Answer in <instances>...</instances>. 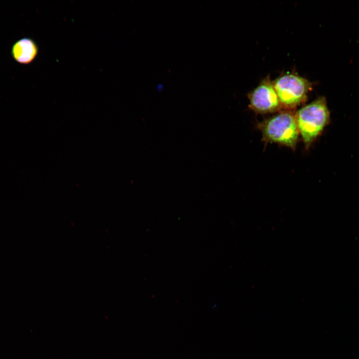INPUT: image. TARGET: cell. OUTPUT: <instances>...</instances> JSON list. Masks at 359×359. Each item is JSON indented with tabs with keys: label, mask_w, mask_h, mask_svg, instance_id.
Segmentation results:
<instances>
[{
	"label": "cell",
	"mask_w": 359,
	"mask_h": 359,
	"mask_svg": "<svg viewBox=\"0 0 359 359\" xmlns=\"http://www.w3.org/2000/svg\"><path fill=\"white\" fill-rule=\"evenodd\" d=\"M249 107L261 114L274 112L282 107L276 92L269 76L264 78L248 95Z\"/></svg>",
	"instance_id": "277c9868"
},
{
	"label": "cell",
	"mask_w": 359,
	"mask_h": 359,
	"mask_svg": "<svg viewBox=\"0 0 359 359\" xmlns=\"http://www.w3.org/2000/svg\"><path fill=\"white\" fill-rule=\"evenodd\" d=\"M282 107L294 108L306 99L311 89V83L295 74H284L273 81Z\"/></svg>",
	"instance_id": "3957f363"
},
{
	"label": "cell",
	"mask_w": 359,
	"mask_h": 359,
	"mask_svg": "<svg viewBox=\"0 0 359 359\" xmlns=\"http://www.w3.org/2000/svg\"><path fill=\"white\" fill-rule=\"evenodd\" d=\"M295 116L299 134L308 149L330 122V111L326 98H318L300 109Z\"/></svg>",
	"instance_id": "6da1fadb"
},
{
	"label": "cell",
	"mask_w": 359,
	"mask_h": 359,
	"mask_svg": "<svg viewBox=\"0 0 359 359\" xmlns=\"http://www.w3.org/2000/svg\"><path fill=\"white\" fill-rule=\"evenodd\" d=\"M38 52L36 43L31 38H22L12 46L11 54L12 58L20 64L31 63L36 58Z\"/></svg>",
	"instance_id": "5b68a950"
},
{
	"label": "cell",
	"mask_w": 359,
	"mask_h": 359,
	"mask_svg": "<svg viewBox=\"0 0 359 359\" xmlns=\"http://www.w3.org/2000/svg\"><path fill=\"white\" fill-rule=\"evenodd\" d=\"M264 141L285 146L295 150L299 132L295 116L289 111H283L259 124Z\"/></svg>",
	"instance_id": "7a4b0ae2"
}]
</instances>
